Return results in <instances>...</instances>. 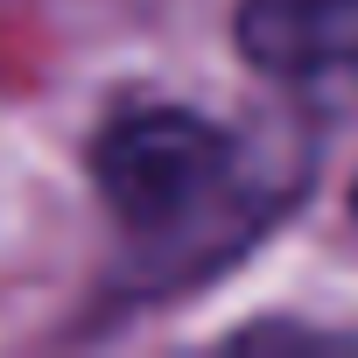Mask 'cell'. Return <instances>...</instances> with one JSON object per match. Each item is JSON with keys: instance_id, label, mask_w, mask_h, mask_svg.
<instances>
[{"instance_id": "cell-1", "label": "cell", "mask_w": 358, "mask_h": 358, "mask_svg": "<svg viewBox=\"0 0 358 358\" xmlns=\"http://www.w3.org/2000/svg\"><path fill=\"white\" fill-rule=\"evenodd\" d=\"M92 176H99V197L113 204V218L155 246L211 239L218 218L246 190V162H239L232 134L183 106H141V113L113 120L92 148Z\"/></svg>"}, {"instance_id": "cell-2", "label": "cell", "mask_w": 358, "mask_h": 358, "mask_svg": "<svg viewBox=\"0 0 358 358\" xmlns=\"http://www.w3.org/2000/svg\"><path fill=\"white\" fill-rule=\"evenodd\" d=\"M239 50L288 85L358 71V0H239Z\"/></svg>"}, {"instance_id": "cell-3", "label": "cell", "mask_w": 358, "mask_h": 358, "mask_svg": "<svg viewBox=\"0 0 358 358\" xmlns=\"http://www.w3.org/2000/svg\"><path fill=\"white\" fill-rule=\"evenodd\" d=\"M351 211H358V190H351Z\"/></svg>"}]
</instances>
